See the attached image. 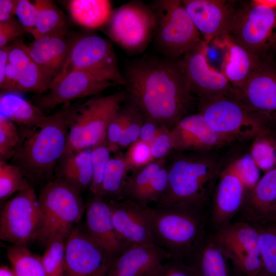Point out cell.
<instances>
[{
  "label": "cell",
  "instance_id": "obj_39",
  "mask_svg": "<svg viewBox=\"0 0 276 276\" xmlns=\"http://www.w3.org/2000/svg\"><path fill=\"white\" fill-rule=\"evenodd\" d=\"M65 241L57 239L50 242L41 258L46 276H63Z\"/></svg>",
  "mask_w": 276,
  "mask_h": 276
},
{
  "label": "cell",
  "instance_id": "obj_28",
  "mask_svg": "<svg viewBox=\"0 0 276 276\" xmlns=\"http://www.w3.org/2000/svg\"><path fill=\"white\" fill-rule=\"evenodd\" d=\"M0 112L1 115L25 128L36 126L47 117L36 105L15 93L1 92Z\"/></svg>",
  "mask_w": 276,
  "mask_h": 276
},
{
  "label": "cell",
  "instance_id": "obj_50",
  "mask_svg": "<svg viewBox=\"0 0 276 276\" xmlns=\"http://www.w3.org/2000/svg\"><path fill=\"white\" fill-rule=\"evenodd\" d=\"M32 61L26 45L22 40L12 44L8 55V62L19 72L24 69Z\"/></svg>",
  "mask_w": 276,
  "mask_h": 276
},
{
  "label": "cell",
  "instance_id": "obj_27",
  "mask_svg": "<svg viewBox=\"0 0 276 276\" xmlns=\"http://www.w3.org/2000/svg\"><path fill=\"white\" fill-rule=\"evenodd\" d=\"M91 148L63 154L57 168L59 178L79 192L90 188L93 179Z\"/></svg>",
  "mask_w": 276,
  "mask_h": 276
},
{
  "label": "cell",
  "instance_id": "obj_57",
  "mask_svg": "<svg viewBox=\"0 0 276 276\" xmlns=\"http://www.w3.org/2000/svg\"><path fill=\"white\" fill-rule=\"evenodd\" d=\"M265 218L269 219L276 220V200L270 208Z\"/></svg>",
  "mask_w": 276,
  "mask_h": 276
},
{
  "label": "cell",
  "instance_id": "obj_2",
  "mask_svg": "<svg viewBox=\"0 0 276 276\" xmlns=\"http://www.w3.org/2000/svg\"><path fill=\"white\" fill-rule=\"evenodd\" d=\"M74 106L71 102L64 103L38 125L21 127L12 158L13 164L20 168L26 177L35 180L52 175L66 149Z\"/></svg>",
  "mask_w": 276,
  "mask_h": 276
},
{
  "label": "cell",
  "instance_id": "obj_44",
  "mask_svg": "<svg viewBox=\"0 0 276 276\" xmlns=\"http://www.w3.org/2000/svg\"><path fill=\"white\" fill-rule=\"evenodd\" d=\"M228 167L239 178L245 190L250 191L260 179V169L250 153L238 158Z\"/></svg>",
  "mask_w": 276,
  "mask_h": 276
},
{
  "label": "cell",
  "instance_id": "obj_45",
  "mask_svg": "<svg viewBox=\"0 0 276 276\" xmlns=\"http://www.w3.org/2000/svg\"><path fill=\"white\" fill-rule=\"evenodd\" d=\"M125 156L132 172L154 161L150 145L140 140L128 147Z\"/></svg>",
  "mask_w": 276,
  "mask_h": 276
},
{
  "label": "cell",
  "instance_id": "obj_26",
  "mask_svg": "<svg viewBox=\"0 0 276 276\" xmlns=\"http://www.w3.org/2000/svg\"><path fill=\"white\" fill-rule=\"evenodd\" d=\"M227 258L213 237L205 235L186 261L198 276H231Z\"/></svg>",
  "mask_w": 276,
  "mask_h": 276
},
{
  "label": "cell",
  "instance_id": "obj_46",
  "mask_svg": "<svg viewBox=\"0 0 276 276\" xmlns=\"http://www.w3.org/2000/svg\"><path fill=\"white\" fill-rule=\"evenodd\" d=\"M126 120V110L125 105H123L112 118L107 128L106 141L111 153L119 152V142Z\"/></svg>",
  "mask_w": 276,
  "mask_h": 276
},
{
  "label": "cell",
  "instance_id": "obj_7",
  "mask_svg": "<svg viewBox=\"0 0 276 276\" xmlns=\"http://www.w3.org/2000/svg\"><path fill=\"white\" fill-rule=\"evenodd\" d=\"M150 7L155 17V44L164 57L180 58L203 40L183 1H154Z\"/></svg>",
  "mask_w": 276,
  "mask_h": 276
},
{
  "label": "cell",
  "instance_id": "obj_23",
  "mask_svg": "<svg viewBox=\"0 0 276 276\" xmlns=\"http://www.w3.org/2000/svg\"><path fill=\"white\" fill-rule=\"evenodd\" d=\"M224 51L220 71L230 83L233 94L241 90L263 58L254 54L229 34L211 42Z\"/></svg>",
  "mask_w": 276,
  "mask_h": 276
},
{
  "label": "cell",
  "instance_id": "obj_31",
  "mask_svg": "<svg viewBox=\"0 0 276 276\" xmlns=\"http://www.w3.org/2000/svg\"><path fill=\"white\" fill-rule=\"evenodd\" d=\"M129 171L125 154L120 151L116 153L106 165L100 197L107 200H122L123 189Z\"/></svg>",
  "mask_w": 276,
  "mask_h": 276
},
{
  "label": "cell",
  "instance_id": "obj_47",
  "mask_svg": "<svg viewBox=\"0 0 276 276\" xmlns=\"http://www.w3.org/2000/svg\"><path fill=\"white\" fill-rule=\"evenodd\" d=\"M15 15L26 32L31 34L35 29L37 17V10L34 4L28 0H18Z\"/></svg>",
  "mask_w": 276,
  "mask_h": 276
},
{
  "label": "cell",
  "instance_id": "obj_36",
  "mask_svg": "<svg viewBox=\"0 0 276 276\" xmlns=\"http://www.w3.org/2000/svg\"><path fill=\"white\" fill-rule=\"evenodd\" d=\"M30 186L19 167L0 160L1 201L16 192L25 190Z\"/></svg>",
  "mask_w": 276,
  "mask_h": 276
},
{
  "label": "cell",
  "instance_id": "obj_15",
  "mask_svg": "<svg viewBox=\"0 0 276 276\" xmlns=\"http://www.w3.org/2000/svg\"><path fill=\"white\" fill-rule=\"evenodd\" d=\"M263 123L276 119V61L263 58L243 88L234 95Z\"/></svg>",
  "mask_w": 276,
  "mask_h": 276
},
{
  "label": "cell",
  "instance_id": "obj_19",
  "mask_svg": "<svg viewBox=\"0 0 276 276\" xmlns=\"http://www.w3.org/2000/svg\"><path fill=\"white\" fill-rule=\"evenodd\" d=\"M116 234L126 246L154 242L151 225V207H144L126 199L108 200Z\"/></svg>",
  "mask_w": 276,
  "mask_h": 276
},
{
  "label": "cell",
  "instance_id": "obj_37",
  "mask_svg": "<svg viewBox=\"0 0 276 276\" xmlns=\"http://www.w3.org/2000/svg\"><path fill=\"white\" fill-rule=\"evenodd\" d=\"M262 262L261 276H276V226L258 228Z\"/></svg>",
  "mask_w": 276,
  "mask_h": 276
},
{
  "label": "cell",
  "instance_id": "obj_55",
  "mask_svg": "<svg viewBox=\"0 0 276 276\" xmlns=\"http://www.w3.org/2000/svg\"><path fill=\"white\" fill-rule=\"evenodd\" d=\"M12 44L0 48V84L4 81L6 66L8 63V55Z\"/></svg>",
  "mask_w": 276,
  "mask_h": 276
},
{
  "label": "cell",
  "instance_id": "obj_34",
  "mask_svg": "<svg viewBox=\"0 0 276 276\" xmlns=\"http://www.w3.org/2000/svg\"><path fill=\"white\" fill-rule=\"evenodd\" d=\"M167 165L166 158L154 160L144 167L134 171L128 176L122 194V199L133 202L149 185L156 174Z\"/></svg>",
  "mask_w": 276,
  "mask_h": 276
},
{
  "label": "cell",
  "instance_id": "obj_1",
  "mask_svg": "<svg viewBox=\"0 0 276 276\" xmlns=\"http://www.w3.org/2000/svg\"><path fill=\"white\" fill-rule=\"evenodd\" d=\"M123 77L126 100L145 119L171 130L188 114L194 98L179 58L147 56L132 60Z\"/></svg>",
  "mask_w": 276,
  "mask_h": 276
},
{
  "label": "cell",
  "instance_id": "obj_12",
  "mask_svg": "<svg viewBox=\"0 0 276 276\" xmlns=\"http://www.w3.org/2000/svg\"><path fill=\"white\" fill-rule=\"evenodd\" d=\"M41 220L40 206L31 186L19 192L3 207L0 238L12 245L27 246L37 239Z\"/></svg>",
  "mask_w": 276,
  "mask_h": 276
},
{
  "label": "cell",
  "instance_id": "obj_54",
  "mask_svg": "<svg viewBox=\"0 0 276 276\" xmlns=\"http://www.w3.org/2000/svg\"><path fill=\"white\" fill-rule=\"evenodd\" d=\"M18 0L0 1V22L14 18Z\"/></svg>",
  "mask_w": 276,
  "mask_h": 276
},
{
  "label": "cell",
  "instance_id": "obj_4",
  "mask_svg": "<svg viewBox=\"0 0 276 276\" xmlns=\"http://www.w3.org/2000/svg\"><path fill=\"white\" fill-rule=\"evenodd\" d=\"M203 211L178 206L151 207L154 242L170 258L187 261L204 235Z\"/></svg>",
  "mask_w": 276,
  "mask_h": 276
},
{
  "label": "cell",
  "instance_id": "obj_22",
  "mask_svg": "<svg viewBox=\"0 0 276 276\" xmlns=\"http://www.w3.org/2000/svg\"><path fill=\"white\" fill-rule=\"evenodd\" d=\"M86 228L90 236L114 260L128 247L119 240L108 200L93 196L85 205Z\"/></svg>",
  "mask_w": 276,
  "mask_h": 276
},
{
  "label": "cell",
  "instance_id": "obj_32",
  "mask_svg": "<svg viewBox=\"0 0 276 276\" xmlns=\"http://www.w3.org/2000/svg\"><path fill=\"white\" fill-rule=\"evenodd\" d=\"M34 4L37 10V17L31 34L35 39L49 34L65 33V19L53 2L36 0Z\"/></svg>",
  "mask_w": 276,
  "mask_h": 276
},
{
  "label": "cell",
  "instance_id": "obj_40",
  "mask_svg": "<svg viewBox=\"0 0 276 276\" xmlns=\"http://www.w3.org/2000/svg\"><path fill=\"white\" fill-rule=\"evenodd\" d=\"M125 102L127 120L119 142L120 149L128 148L139 140L145 120L143 115L135 106L127 100Z\"/></svg>",
  "mask_w": 276,
  "mask_h": 276
},
{
  "label": "cell",
  "instance_id": "obj_56",
  "mask_svg": "<svg viewBox=\"0 0 276 276\" xmlns=\"http://www.w3.org/2000/svg\"><path fill=\"white\" fill-rule=\"evenodd\" d=\"M0 276H15L12 268L2 265L0 267Z\"/></svg>",
  "mask_w": 276,
  "mask_h": 276
},
{
  "label": "cell",
  "instance_id": "obj_3",
  "mask_svg": "<svg viewBox=\"0 0 276 276\" xmlns=\"http://www.w3.org/2000/svg\"><path fill=\"white\" fill-rule=\"evenodd\" d=\"M220 162L205 153H177L167 166L168 185L156 205H171L203 211L220 174Z\"/></svg>",
  "mask_w": 276,
  "mask_h": 276
},
{
  "label": "cell",
  "instance_id": "obj_24",
  "mask_svg": "<svg viewBox=\"0 0 276 276\" xmlns=\"http://www.w3.org/2000/svg\"><path fill=\"white\" fill-rule=\"evenodd\" d=\"M245 187L228 167L220 173L214 195L212 219L217 225H227L244 202Z\"/></svg>",
  "mask_w": 276,
  "mask_h": 276
},
{
  "label": "cell",
  "instance_id": "obj_35",
  "mask_svg": "<svg viewBox=\"0 0 276 276\" xmlns=\"http://www.w3.org/2000/svg\"><path fill=\"white\" fill-rule=\"evenodd\" d=\"M54 78L33 61L19 71L13 93H34L37 95L45 93Z\"/></svg>",
  "mask_w": 276,
  "mask_h": 276
},
{
  "label": "cell",
  "instance_id": "obj_25",
  "mask_svg": "<svg viewBox=\"0 0 276 276\" xmlns=\"http://www.w3.org/2000/svg\"><path fill=\"white\" fill-rule=\"evenodd\" d=\"M64 35H44L27 45L32 60L54 79L60 74L72 44Z\"/></svg>",
  "mask_w": 276,
  "mask_h": 276
},
{
  "label": "cell",
  "instance_id": "obj_14",
  "mask_svg": "<svg viewBox=\"0 0 276 276\" xmlns=\"http://www.w3.org/2000/svg\"><path fill=\"white\" fill-rule=\"evenodd\" d=\"M113 261L85 229L75 227L65 241L63 276H107Z\"/></svg>",
  "mask_w": 276,
  "mask_h": 276
},
{
  "label": "cell",
  "instance_id": "obj_9",
  "mask_svg": "<svg viewBox=\"0 0 276 276\" xmlns=\"http://www.w3.org/2000/svg\"><path fill=\"white\" fill-rule=\"evenodd\" d=\"M199 113L217 132L232 142L256 137L263 123L231 94L199 100Z\"/></svg>",
  "mask_w": 276,
  "mask_h": 276
},
{
  "label": "cell",
  "instance_id": "obj_52",
  "mask_svg": "<svg viewBox=\"0 0 276 276\" xmlns=\"http://www.w3.org/2000/svg\"><path fill=\"white\" fill-rule=\"evenodd\" d=\"M162 127L154 121L145 119L141 129L139 140L150 145L159 133Z\"/></svg>",
  "mask_w": 276,
  "mask_h": 276
},
{
  "label": "cell",
  "instance_id": "obj_21",
  "mask_svg": "<svg viewBox=\"0 0 276 276\" xmlns=\"http://www.w3.org/2000/svg\"><path fill=\"white\" fill-rule=\"evenodd\" d=\"M170 258L154 242L133 244L114 260L107 276H158Z\"/></svg>",
  "mask_w": 276,
  "mask_h": 276
},
{
  "label": "cell",
  "instance_id": "obj_33",
  "mask_svg": "<svg viewBox=\"0 0 276 276\" xmlns=\"http://www.w3.org/2000/svg\"><path fill=\"white\" fill-rule=\"evenodd\" d=\"M7 255L15 276H46L41 258L27 246L12 245L7 248Z\"/></svg>",
  "mask_w": 276,
  "mask_h": 276
},
{
  "label": "cell",
  "instance_id": "obj_49",
  "mask_svg": "<svg viewBox=\"0 0 276 276\" xmlns=\"http://www.w3.org/2000/svg\"><path fill=\"white\" fill-rule=\"evenodd\" d=\"M26 32L20 23L14 17L0 22V48L8 45L9 42Z\"/></svg>",
  "mask_w": 276,
  "mask_h": 276
},
{
  "label": "cell",
  "instance_id": "obj_17",
  "mask_svg": "<svg viewBox=\"0 0 276 276\" xmlns=\"http://www.w3.org/2000/svg\"><path fill=\"white\" fill-rule=\"evenodd\" d=\"M208 48V43L203 40L179 58L193 94H196L199 100L223 94L234 95L232 87L223 73L209 63Z\"/></svg>",
  "mask_w": 276,
  "mask_h": 276
},
{
  "label": "cell",
  "instance_id": "obj_48",
  "mask_svg": "<svg viewBox=\"0 0 276 276\" xmlns=\"http://www.w3.org/2000/svg\"><path fill=\"white\" fill-rule=\"evenodd\" d=\"M150 147L154 160L166 158L173 151L170 130L162 126L160 131Z\"/></svg>",
  "mask_w": 276,
  "mask_h": 276
},
{
  "label": "cell",
  "instance_id": "obj_11",
  "mask_svg": "<svg viewBox=\"0 0 276 276\" xmlns=\"http://www.w3.org/2000/svg\"><path fill=\"white\" fill-rule=\"evenodd\" d=\"M107 22L110 37L130 53L142 52L155 34L153 12L141 2H130L112 11Z\"/></svg>",
  "mask_w": 276,
  "mask_h": 276
},
{
  "label": "cell",
  "instance_id": "obj_16",
  "mask_svg": "<svg viewBox=\"0 0 276 276\" xmlns=\"http://www.w3.org/2000/svg\"><path fill=\"white\" fill-rule=\"evenodd\" d=\"M240 1L183 0L186 10L202 39L208 44L229 34Z\"/></svg>",
  "mask_w": 276,
  "mask_h": 276
},
{
  "label": "cell",
  "instance_id": "obj_53",
  "mask_svg": "<svg viewBox=\"0 0 276 276\" xmlns=\"http://www.w3.org/2000/svg\"><path fill=\"white\" fill-rule=\"evenodd\" d=\"M19 71L9 62L6 68L4 80L0 84L2 92L13 93L19 77Z\"/></svg>",
  "mask_w": 276,
  "mask_h": 276
},
{
  "label": "cell",
  "instance_id": "obj_18",
  "mask_svg": "<svg viewBox=\"0 0 276 276\" xmlns=\"http://www.w3.org/2000/svg\"><path fill=\"white\" fill-rule=\"evenodd\" d=\"M117 84L97 78L81 70H73L55 80L44 94L37 95L33 103L42 111L87 96H95Z\"/></svg>",
  "mask_w": 276,
  "mask_h": 276
},
{
  "label": "cell",
  "instance_id": "obj_43",
  "mask_svg": "<svg viewBox=\"0 0 276 276\" xmlns=\"http://www.w3.org/2000/svg\"><path fill=\"white\" fill-rule=\"evenodd\" d=\"M19 141V131L14 123L0 114L1 160L13 157Z\"/></svg>",
  "mask_w": 276,
  "mask_h": 276
},
{
  "label": "cell",
  "instance_id": "obj_38",
  "mask_svg": "<svg viewBox=\"0 0 276 276\" xmlns=\"http://www.w3.org/2000/svg\"><path fill=\"white\" fill-rule=\"evenodd\" d=\"M267 134L265 130L255 138L249 153L258 168L267 172L276 165V143Z\"/></svg>",
  "mask_w": 276,
  "mask_h": 276
},
{
  "label": "cell",
  "instance_id": "obj_29",
  "mask_svg": "<svg viewBox=\"0 0 276 276\" xmlns=\"http://www.w3.org/2000/svg\"><path fill=\"white\" fill-rule=\"evenodd\" d=\"M276 200V165L259 180L250 191L243 205L251 219L265 218Z\"/></svg>",
  "mask_w": 276,
  "mask_h": 276
},
{
  "label": "cell",
  "instance_id": "obj_30",
  "mask_svg": "<svg viewBox=\"0 0 276 276\" xmlns=\"http://www.w3.org/2000/svg\"><path fill=\"white\" fill-rule=\"evenodd\" d=\"M68 9L75 21L90 29L107 22L112 11L107 0H73L69 3Z\"/></svg>",
  "mask_w": 276,
  "mask_h": 276
},
{
  "label": "cell",
  "instance_id": "obj_51",
  "mask_svg": "<svg viewBox=\"0 0 276 276\" xmlns=\"http://www.w3.org/2000/svg\"><path fill=\"white\" fill-rule=\"evenodd\" d=\"M158 276H198L194 268L187 262L170 258L164 264Z\"/></svg>",
  "mask_w": 276,
  "mask_h": 276
},
{
  "label": "cell",
  "instance_id": "obj_20",
  "mask_svg": "<svg viewBox=\"0 0 276 276\" xmlns=\"http://www.w3.org/2000/svg\"><path fill=\"white\" fill-rule=\"evenodd\" d=\"M173 151L206 152L232 142L215 131L199 113L188 114L170 130Z\"/></svg>",
  "mask_w": 276,
  "mask_h": 276
},
{
  "label": "cell",
  "instance_id": "obj_10",
  "mask_svg": "<svg viewBox=\"0 0 276 276\" xmlns=\"http://www.w3.org/2000/svg\"><path fill=\"white\" fill-rule=\"evenodd\" d=\"M73 70L117 85L125 84L111 43L98 35H84L72 42L62 68L54 80Z\"/></svg>",
  "mask_w": 276,
  "mask_h": 276
},
{
  "label": "cell",
  "instance_id": "obj_42",
  "mask_svg": "<svg viewBox=\"0 0 276 276\" xmlns=\"http://www.w3.org/2000/svg\"><path fill=\"white\" fill-rule=\"evenodd\" d=\"M168 185L167 165L162 168L149 185L137 197L134 203L144 207L154 202L156 205L165 195Z\"/></svg>",
  "mask_w": 276,
  "mask_h": 276
},
{
  "label": "cell",
  "instance_id": "obj_6",
  "mask_svg": "<svg viewBox=\"0 0 276 276\" xmlns=\"http://www.w3.org/2000/svg\"><path fill=\"white\" fill-rule=\"evenodd\" d=\"M126 100V93L123 91L105 97H91L75 106L63 154L91 148L106 141L108 124Z\"/></svg>",
  "mask_w": 276,
  "mask_h": 276
},
{
  "label": "cell",
  "instance_id": "obj_13",
  "mask_svg": "<svg viewBox=\"0 0 276 276\" xmlns=\"http://www.w3.org/2000/svg\"><path fill=\"white\" fill-rule=\"evenodd\" d=\"M214 238L227 259L245 276H261L258 228L247 222H236L221 227Z\"/></svg>",
  "mask_w": 276,
  "mask_h": 276
},
{
  "label": "cell",
  "instance_id": "obj_8",
  "mask_svg": "<svg viewBox=\"0 0 276 276\" xmlns=\"http://www.w3.org/2000/svg\"><path fill=\"white\" fill-rule=\"evenodd\" d=\"M229 34L260 57L273 56L276 51V1H241Z\"/></svg>",
  "mask_w": 276,
  "mask_h": 276
},
{
  "label": "cell",
  "instance_id": "obj_5",
  "mask_svg": "<svg viewBox=\"0 0 276 276\" xmlns=\"http://www.w3.org/2000/svg\"><path fill=\"white\" fill-rule=\"evenodd\" d=\"M38 198L41 220L37 239L45 245L66 240L85 212L81 193L57 178L42 188Z\"/></svg>",
  "mask_w": 276,
  "mask_h": 276
},
{
  "label": "cell",
  "instance_id": "obj_41",
  "mask_svg": "<svg viewBox=\"0 0 276 276\" xmlns=\"http://www.w3.org/2000/svg\"><path fill=\"white\" fill-rule=\"evenodd\" d=\"M93 179L89 190L93 196H100L106 165L110 158L111 152L105 141L91 148Z\"/></svg>",
  "mask_w": 276,
  "mask_h": 276
}]
</instances>
